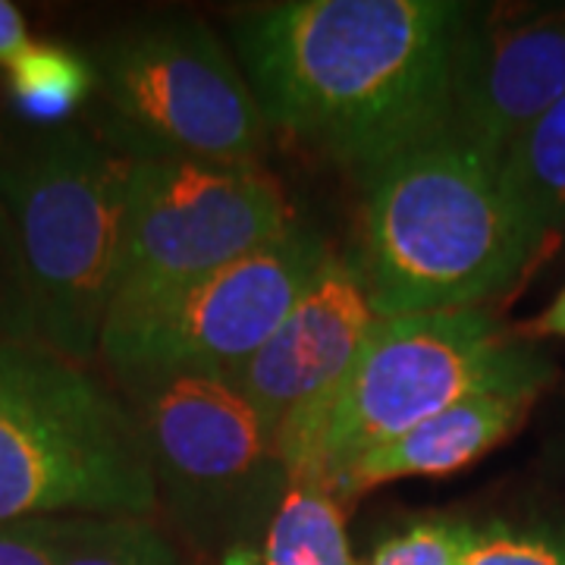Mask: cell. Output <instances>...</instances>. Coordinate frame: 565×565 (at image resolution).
I'll return each mask as SVG.
<instances>
[{
	"label": "cell",
	"mask_w": 565,
	"mask_h": 565,
	"mask_svg": "<svg viewBox=\"0 0 565 565\" xmlns=\"http://www.w3.org/2000/svg\"><path fill=\"white\" fill-rule=\"evenodd\" d=\"M465 3L286 0L236 22L267 126L367 177L449 132Z\"/></svg>",
	"instance_id": "6da1fadb"
},
{
	"label": "cell",
	"mask_w": 565,
	"mask_h": 565,
	"mask_svg": "<svg viewBox=\"0 0 565 565\" xmlns=\"http://www.w3.org/2000/svg\"><path fill=\"white\" fill-rule=\"evenodd\" d=\"M364 180L362 270L377 318L481 308L546 248L497 158L456 132Z\"/></svg>",
	"instance_id": "7a4b0ae2"
},
{
	"label": "cell",
	"mask_w": 565,
	"mask_h": 565,
	"mask_svg": "<svg viewBox=\"0 0 565 565\" xmlns=\"http://www.w3.org/2000/svg\"><path fill=\"white\" fill-rule=\"evenodd\" d=\"M158 505L141 427L82 364L0 343V525Z\"/></svg>",
	"instance_id": "3957f363"
},
{
	"label": "cell",
	"mask_w": 565,
	"mask_h": 565,
	"mask_svg": "<svg viewBox=\"0 0 565 565\" xmlns=\"http://www.w3.org/2000/svg\"><path fill=\"white\" fill-rule=\"evenodd\" d=\"M132 158L85 129H57L0 163L29 286L35 343L85 364L117 292Z\"/></svg>",
	"instance_id": "277c9868"
},
{
	"label": "cell",
	"mask_w": 565,
	"mask_h": 565,
	"mask_svg": "<svg viewBox=\"0 0 565 565\" xmlns=\"http://www.w3.org/2000/svg\"><path fill=\"white\" fill-rule=\"evenodd\" d=\"M553 377L544 352L481 308L377 318L323 415L308 481L333 493L359 459L449 405L490 390H546Z\"/></svg>",
	"instance_id": "5b68a950"
},
{
	"label": "cell",
	"mask_w": 565,
	"mask_h": 565,
	"mask_svg": "<svg viewBox=\"0 0 565 565\" xmlns=\"http://www.w3.org/2000/svg\"><path fill=\"white\" fill-rule=\"evenodd\" d=\"M333 252L302 226L239 262L110 305L102 359L122 384L226 377L262 349Z\"/></svg>",
	"instance_id": "8992f818"
},
{
	"label": "cell",
	"mask_w": 565,
	"mask_h": 565,
	"mask_svg": "<svg viewBox=\"0 0 565 565\" xmlns=\"http://www.w3.org/2000/svg\"><path fill=\"white\" fill-rule=\"evenodd\" d=\"M158 503L207 544L267 534L289 471L255 405L217 374H170L132 384Z\"/></svg>",
	"instance_id": "52a82bcc"
},
{
	"label": "cell",
	"mask_w": 565,
	"mask_h": 565,
	"mask_svg": "<svg viewBox=\"0 0 565 565\" xmlns=\"http://www.w3.org/2000/svg\"><path fill=\"white\" fill-rule=\"evenodd\" d=\"M98 73L120 122L114 145L132 161H258L267 136L262 104L204 22L126 29L107 41Z\"/></svg>",
	"instance_id": "ba28073f"
},
{
	"label": "cell",
	"mask_w": 565,
	"mask_h": 565,
	"mask_svg": "<svg viewBox=\"0 0 565 565\" xmlns=\"http://www.w3.org/2000/svg\"><path fill=\"white\" fill-rule=\"evenodd\" d=\"M292 226V207L258 163L132 161L114 302L239 262Z\"/></svg>",
	"instance_id": "9c48e42d"
},
{
	"label": "cell",
	"mask_w": 565,
	"mask_h": 565,
	"mask_svg": "<svg viewBox=\"0 0 565 565\" xmlns=\"http://www.w3.org/2000/svg\"><path fill=\"white\" fill-rule=\"evenodd\" d=\"M377 323L359 264L330 255L270 340L226 381L274 434L292 481H308L321 422Z\"/></svg>",
	"instance_id": "30bf717a"
},
{
	"label": "cell",
	"mask_w": 565,
	"mask_h": 565,
	"mask_svg": "<svg viewBox=\"0 0 565 565\" xmlns=\"http://www.w3.org/2000/svg\"><path fill=\"white\" fill-rule=\"evenodd\" d=\"M565 95V3H465L449 132L503 158Z\"/></svg>",
	"instance_id": "8fae6325"
},
{
	"label": "cell",
	"mask_w": 565,
	"mask_h": 565,
	"mask_svg": "<svg viewBox=\"0 0 565 565\" xmlns=\"http://www.w3.org/2000/svg\"><path fill=\"white\" fill-rule=\"evenodd\" d=\"M544 390H490L449 405L408 434L367 452L333 484V497L349 503L364 490L403 478H446L481 462L490 449L505 444Z\"/></svg>",
	"instance_id": "7c38bea8"
},
{
	"label": "cell",
	"mask_w": 565,
	"mask_h": 565,
	"mask_svg": "<svg viewBox=\"0 0 565 565\" xmlns=\"http://www.w3.org/2000/svg\"><path fill=\"white\" fill-rule=\"evenodd\" d=\"M503 177L544 239L565 233V95L509 145Z\"/></svg>",
	"instance_id": "4fadbf2b"
},
{
	"label": "cell",
	"mask_w": 565,
	"mask_h": 565,
	"mask_svg": "<svg viewBox=\"0 0 565 565\" xmlns=\"http://www.w3.org/2000/svg\"><path fill=\"white\" fill-rule=\"evenodd\" d=\"M262 565H355L343 503L327 487L292 481L264 534Z\"/></svg>",
	"instance_id": "5bb4252c"
},
{
	"label": "cell",
	"mask_w": 565,
	"mask_h": 565,
	"mask_svg": "<svg viewBox=\"0 0 565 565\" xmlns=\"http://www.w3.org/2000/svg\"><path fill=\"white\" fill-rule=\"evenodd\" d=\"M51 537L57 565H180L154 527L129 515L51 519Z\"/></svg>",
	"instance_id": "9a60e30c"
},
{
	"label": "cell",
	"mask_w": 565,
	"mask_h": 565,
	"mask_svg": "<svg viewBox=\"0 0 565 565\" xmlns=\"http://www.w3.org/2000/svg\"><path fill=\"white\" fill-rule=\"evenodd\" d=\"M10 70V92L22 117L35 122H57L70 117L92 92V66L57 44H29Z\"/></svg>",
	"instance_id": "2e32d148"
},
{
	"label": "cell",
	"mask_w": 565,
	"mask_h": 565,
	"mask_svg": "<svg viewBox=\"0 0 565 565\" xmlns=\"http://www.w3.org/2000/svg\"><path fill=\"white\" fill-rule=\"evenodd\" d=\"M459 565H565V534L546 527H475Z\"/></svg>",
	"instance_id": "e0dca14e"
},
{
	"label": "cell",
	"mask_w": 565,
	"mask_h": 565,
	"mask_svg": "<svg viewBox=\"0 0 565 565\" xmlns=\"http://www.w3.org/2000/svg\"><path fill=\"white\" fill-rule=\"evenodd\" d=\"M475 527L452 519H424L386 537L364 565H459Z\"/></svg>",
	"instance_id": "ac0fdd59"
},
{
	"label": "cell",
	"mask_w": 565,
	"mask_h": 565,
	"mask_svg": "<svg viewBox=\"0 0 565 565\" xmlns=\"http://www.w3.org/2000/svg\"><path fill=\"white\" fill-rule=\"evenodd\" d=\"M0 343H35L20 245L3 204H0Z\"/></svg>",
	"instance_id": "d6986e66"
},
{
	"label": "cell",
	"mask_w": 565,
	"mask_h": 565,
	"mask_svg": "<svg viewBox=\"0 0 565 565\" xmlns=\"http://www.w3.org/2000/svg\"><path fill=\"white\" fill-rule=\"evenodd\" d=\"M0 565H57L51 519L0 525Z\"/></svg>",
	"instance_id": "ffe728a7"
},
{
	"label": "cell",
	"mask_w": 565,
	"mask_h": 565,
	"mask_svg": "<svg viewBox=\"0 0 565 565\" xmlns=\"http://www.w3.org/2000/svg\"><path fill=\"white\" fill-rule=\"evenodd\" d=\"M515 340L522 343H541V340H565V286L559 296L546 305L541 315H534L515 330Z\"/></svg>",
	"instance_id": "44dd1931"
},
{
	"label": "cell",
	"mask_w": 565,
	"mask_h": 565,
	"mask_svg": "<svg viewBox=\"0 0 565 565\" xmlns=\"http://www.w3.org/2000/svg\"><path fill=\"white\" fill-rule=\"evenodd\" d=\"M29 44L32 39H29L20 7H13L10 0H0V66H10Z\"/></svg>",
	"instance_id": "7402d4cb"
},
{
	"label": "cell",
	"mask_w": 565,
	"mask_h": 565,
	"mask_svg": "<svg viewBox=\"0 0 565 565\" xmlns=\"http://www.w3.org/2000/svg\"><path fill=\"white\" fill-rule=\"evenodd\" d=\"M550 452H553V465L565 475V408H563V422H559V430L553 434V444H550Z\"/></svg>",
	"instance_id": "603a6c76"
}]
</instances>
